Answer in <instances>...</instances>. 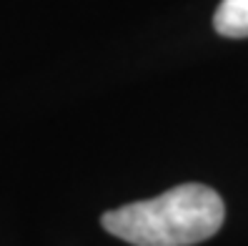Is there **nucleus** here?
<instances>
[{
    "mask_svg": "<svg viewBox=\"0 0 248 246\" xmlns=\"http://www.w3.org/2000/svg\"><path fill=\"white\" fill-rule=\"evenodd\" d=\"M213 28L223 38H248V0H221Z\"/></svg>",
    "mask_w": 248,
    "mask_h": 246,
    "instance_id": "2",
    "label": "nucleus"
},
{
    "mask_svg": "<svg viewBox=\"0 0 248 246\" xmlns=\"http://www.w3.org/2000/svg\"><path fill=\"white\" fill-rule=\"evenodd\" d=\"M226 206L211 186L183 183L148 201L103 213L106 231L133 246H193L223 226Z\"/></svg>",
    "mask_w": 248,
    "mask_h": 246,
    "instance_id": "1",
    "label": "nucleus"
}]
</instances>
